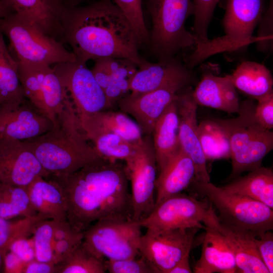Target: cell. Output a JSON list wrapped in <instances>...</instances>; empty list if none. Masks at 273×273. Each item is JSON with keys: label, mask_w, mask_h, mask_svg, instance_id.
<instances>
[{"label": "cell", "mask_w": 273, "mask_h": 273, "mask_svg": "<svg viewBox=\"0 0 273 273\" xmlns=\"http://www.w3.org/2000/svg\"><path fill=\"white\" fill-rule=\"evenodd\" d=\"M147 4L152 22L149 47L158 61L174 58L196 46L194 35L185 26L193 12L191 0H149Z\"/></svg>", "instance_id": "8992f818"}, {"label": "cell", "mask_w": 273, "mask_h": 273, "mask_svg": "<svg viewBox=\"0 0 273 273\" xmlns=\"http://www.w3.org/2000/svg\"><path fill=\"white\" fill-rule=\"evenodd\" d=\"M50 176L64 191L67 220L76 231L83 232L100 220H132L131 195L125 163L101 158L71 174Z\"/></svg>", "instance_id": "6da1fadb"}, {"label": "cell", "mask_w": 273, "mask_h": 273, "mask_svg": "<svg viewBox=\"0 0 273 273\" xmlns=\"http://www.w3.org/2000/svg\"><path fill=\"white\" fill-rule=\"evenodd\" d=\"M132 25L141 46H149L150 33L145 21L142 0H113Z\"/></svg>", "instance_id": "74e56055"}, {"label": "cell", "mask_w": 273, "mask_h": 273, "mask_svg": "<svg viewBox=\"0 0 273 273\" xmlns=\"http://www.w3.org/2000/svg\"><path fill=\"white\" fill-rule=\"evenodd\" d=\"M0 32L10 40L17 61L50 66L76 61L62 42L16 13H11L0 19Z\"/></svg>", "instance_id": "52a82bcc"}, {"label": "cell", "mask_w": 273, "mask_h": 273, "mask_svg": "<svg viewBox=\"0 0 273 273\" xmlns=\"http://www.w3.org/2000/svg\"><path fill=\"white\" fill-rule=\"evenodd\" d=\"M53 122L27 99L11 107L0 106V136L25 141L48 131Z\"/></svg>", "instance_id": "ffe728a7"}, {"label": "cell", "mask_w": 273, "mask_h": 273, "mask_svg": "<svg viewBox=\"0 0 273 273\" xmlns=\"http://www.w3.org/2000/svg\"><path fill=\"white\" fill-rule=\"evenodd\" d=\"M135 258L105 260L106 270L110 273H155L151 265L143 256H141L139 259Z\"/></svg>", "instance_id": "ab89813d"}, {"label": "cell", "mask_w": 273, "mask_h": 273, "mask_svg": "<svg viewBox=\"0 0 273 273\" xmlns=\"http://www.w3.org/2000/svg\"><path fill=\"white\" fill-rule=\"evenodd\" d=\"M138 67L137 64L128 59L115 58L109 84L104 91L110 109L115 107L119 100L130 93V82Z\"/></svg>", "instance_id": "836d02e7"}, {"label": "cell", "mask_w": 273, "mask_h": 273, "mask_svg": "<svg viewBox=\"0 0 273 273\" xmlns=\"http://www.w3.org/2000/svg\"><path fill=\"white\" fill-rule=\"evenodd\" d=\"M18 74L25 98L54 124L71 100L51 66L18 61Z\"/></svg>", "instance_id": "9c48e42d"}, {"label": "cell", "mask_w": 273, "mask_h": 273, "mask_svg": "<svg viewBox=\"0 0 273 273\" xmlns=\"http://www.w3.org/2000/svg\"><path fill=\"white\" fill-rule=\"evenodd\" d=\"M85 135L100 132L108 131L116 133L128 142L137 144L144 135L136 122L127 114L111 109L94 113L79 120Z\"/></svg>", "instance_id": "4316f807"}, {"label": "cell", "mask_w": 273, "mask_h": 273, "mask_svg": "<svg viewBox=\"0 0 273 273\" xmlns=\"http://www.w3.org/2000/svg\"><path fill=\"white\" fill-rule=\"evenodd\" d=\"M78 232H80L76 231L67 220L56 221L53 235V243L72 236Z\"/></svg>", "instance_id": "681fc988"}, {"label": "cell", "mask_w": 273, "mask_h": 273, "mask_svg": "<svg viewBox=\"0 0 273 273\" xmlns=\"http://www.w3.org/2000/svg\"><path fill=\"white\" fill-rule=\"evenodd\" d=\"M179 117L176 99L156 122L152 133L159 173L180 149Z\"/></svg>", "instance_id": "484cf974"}, {"label": "cell", "mask_w": 273, "mask_h": 273, "mask_svg": "<svg viewBox=\"0 0 273 273\" xmlns=\"http://www.w3.org/2000/svg\"><path fill=\"white\" fill-rule=\"evenodd\" d=\"M23 273H56V264L53 262H43L34 259L26 263Z\"/></svg>", "instance_id": "c3c4849f"}, {"label": "cell", "mask_w": 273, "mask_h": 273, "mask_svg": "<svg viewBox=\"0 0 273 273\" xmlns=\"http://www.w3.org/2000/svg\"><path fill=\"white\" fill-rule=\"evenodd\" d=\"M213 222L224 236L235 257L237 272L269 273L257 250L253 232L221 222L216 213Z\"/></svg>", "instance_id": "7402d4cb"}, {"label": "cell", "mask_w": 273, "mask_h": 273, "mask_svg": "<svg viewBox=\"0 0 273 273\" xmlns=\"http://www.w3.org/2000/svg\"><path fill=\"white\" fill-rule=\"evenodd\" d=\"M42 219H46L38 214L15 220L0 217V249L6 253L14 241L29 237L37 223Z\"/></svg>", "instance_id": "d590c367"}, {"label": "cell", "mask_w": 273, "mask_h": 273, "mask_svg": "<svg viewBox=\"0 0 273 273\" xmlns=\"http://www.w3.org/2000/svg\"><path fill=\"white\" fill-rule=\"evenodd\" d=\"M226 191L260 202L273 209V172L260 166L221 186Z\"/></svg>", "instance_id": "f1b7e54d"}, {"label": "cell", "mask_w": 273, "mask_h": 273, "mask_svg": "<svg viewBox=\"0 0 273 273\" xmlns=\"http://www.w3.org/2000/svg\"><path fill=\"white\" fill-rule=\"evenodd\" d=\"M182 89L166 87L142 94L129 93L116 106L133 118L144 135H152L156 122Z\"/></svg>", "instance_id": "ac0fdd59"}, {"label": "cell", "mask_w": 273, "mask_h": 273, "mask_svg": "<svg viewBox=\"0 0 273 273\" xmlns=\"http://www.w3.org/2000/svg\"><path fill=\"white\" fill-rule=\"evenodd\" d=\"M255 106L253 101L245 100L240 104L237 117L217 119L230 143L232 170L229 179L261 166L263 158L273 149V132L256 121Z\"/></svg>", "instance_id": "5b68a950"}, {"label": "cell", "mask_w": 273, "mask_h": 273, "mask_svg": "<svg viewBox=\"0 0 273 273\" xmlns=\"http://www.w3.org/2000/svg\"><path fill=\"white\" fill-rule=\"evenodd\" d=\"M189 188L214 205L219 211L217 217L221 222L251 231L257 237L272 231L273 210L263 203L195 178Z\"/></svg>", "instance_id": "ba28073f"}, {"label": "cell", "mask_w": 273, "mask_h": 273, "mask_svg": "<svg viewBox=\"0 0 273 273\" xmlns=\"http://www.w3.org/2000/svg\"><path fill=\"white\" fill-rule=\"evenodd\" d=\"M36 213L46 219L67 220L68 205L61 186L52 176L38 177L27 188Z\"/></svg>", "instance_id": "cb8c5ba5"}, {"label": "cell", "mask_w": 273, "mask_h": 273, "mask_svg": "<svg viewBox=\"0 0 273 273\" xmlns=\"http://www.w3.org/2000/svg\"><path fill=\"white\" fill-rule=\"evenodd\" d=\"M199 139L206 160L230 158L228 135L217 119L201 121L198 126Z\"/></svg>", "instance_id": "4dcf8cb0"}, {"label": "cell", "mask_w": 273, "mask_h": 273, "mask_svg": "<svg viewBox=\"0 0 273 273\" xmlns=\"http://www.w3.org/2000/svg\"><path fill=\"white\" fill-rule=\"evenodd\" d=\"M115 58H102L96 60L92 72L98 83L104 90L108 86L113 72Z\"/></svg>", "instance_id": "f6af8a7d"}, {"label": "cell", "mask_w": 273, "mask_h": 273, "mask_svg": "<svg viewBox=\"0 0 273 273\" xmlns=\"http://www.w3.org/2000/svg\"><path fill=\"white\" fill-rule=\"evenodd\" d=\"M101 157L112 161L128 160L133 154L136 144L108 131H100L86 136Z\"/></svg>", "instance_id": "d6a6232c"}, {"label": "cell", "mask_w": 273, "mask_h": 273, "mask_svg": "<svg viewBox=\"0 0 273 273\" xmlns=\"http://www.w3.org/2000/svg\"><path fill=\"white\" fill-rule=\"evenodd\" d=\"M56 221L42 219L36 224L32 234L35 259L53 262V235Z\"/></svg>", "instance_id": "8d00e7d4"}, {"label": "cell", "mask_w": 273, "mask_h": 273, "mask_svg": "<svg viewBox=\"0 0 273 273\" xmlns=\"http://www.w3.org/2000/svg\"><path fill=\"white\" fill-rule=\"evenodd\" d=\"M211 204L206 198L198 200L180 193L155 205L147 217L138 222L154 232L191 228L204 229L203 221Z\"/></svg>", "instance_id": "7c38bea8"}, {"label": "cell", "mask_w": 273, "mask_h": 273, "mask_svg": "<svg viewBox=\"0 0 273 273\" xmlns=\"http://www.w3.org/2000/svg\"><path fill=\"white\" fill-rule=\"evenodd\" d=\"M192 94L198 105L230 114L238 113L240 109L238 95L230 75L222 77L211 72L203 74Z\"/></svg>", "instance_id": "603a6c76"}, {"label": "cell", "mask_w": 273, "mask_h": 273, "mask_svg": "<svg viewBox=\"0 0 273 273\" xmlns=\"http://www.w3.org/2000/svg\"><path fill=\"white\" fill-rule=\"evenodd\" d=\"M215 211L211 204L203 221L205 233L201 254L196 262L195 273H236V263L233 253L224 236L213 222Z\"/></svg>", "instance_id": "d6986e66"}, {"label": "cell", "mask_w": 273, "mask_h": 273, "mask_svg": "<svg viewBox=\"0 0 273 273\" xmlns=\"http://www.w3.org/2000/svg\"><path fill=\"white\" fill-rule=\"evenodd\" d=\"M230 76L236 88L257 101L273 93L271 73L263 64L243 62Z\"/></svg>", "instance_id": "83f0119b"}, {"label": "cell", "mask_w": 273, "mask_h": 273, "mask_svg": "<svg viewBox=\"0 0 273 273\" xmlns=\"http://www.w3.org/2000/svg\"><path fill=\"white\" fill-rule=\"evenodd\" d=\"M12 13L37 25L47 35L63 43L62 0H0Z\"/></svg>", "instance_id": "44dd1931"}, {"label": "cell", "mask_w": 273, "mask_h": 273, "mask_svg": "<svg viewBox=\"0 0 273 273\" xmlns=\"http://www.w3.org/2000/svg\"><path fill=\"white\" fill-rule=\"evenodd\" d=\"M220 0H193V30L196 45L207 40L208 28L214 9Z\"/></svg>", "instance_id": "f35d334b"}, {"label": "cell", "mask_w": 273, "mask_h": 273, "mask_svg": "<svg viewBox=\"0 0 273 273\" xmlns=\"http://www.w3.org/2000/svg\"><path fill=\"white\" fill-rule=\"evenodd\" d=\"M53 68L67 90L79 120L110 109L104 90L86 64L76 61L57 64Z\"/></svg>", "instance_id": "4fadbf2b"}, {"label": "cell", "mask_w": 273, "mask_h": 273, "mask_svg": "<svg viewBox=\"0 0 273 273\" xmlns=\"http://www.w3.org/2000/svg\"><path fill=\"white\" fill-rule=\"evenodd\" d=\"M272 0H270L268 6L260 21V29L257 36V47L260 49L268 50L272 46Z\"/></svg>", "instance_id": "b9f144b4"}, {"label": "cell", "mask_w": 273, "mask_h": 273, "mask_svg": "<svg viewBox=\"0 0 273 273\" xmlns=\"http://www.w3.org/2000/svg\"><path fill=\"white\" fill-rule=\"evenodd\" d=\"M62 23L63 42L70 46L80 63L117 58L128 59L138 66L144 59L132 25L111 0L65 8Z\"/></svg>", "instance_id": "7a4b0ae2"}, {"label": "cell", "mask_w": 273, "mask_h": 273, "mask_svg": "<svg viewBox=\"0 0 273 273\" xmlns=\"http://www.w3.org/2000/svg\"><path fill=\"white\" fill-rule=\"evenodd\" d=\"M12 13L1 1H0V19Z\"/></svg>", "instance_id": "f5cc1de1"}, {"label": "cell", "mask_w": 273, "mask_h": 273, "mask_svg": "<svg viewBox=\"0 0 273 273\" xmlns=\"http://www.w3.org/2000/svg\"><path fill=\"white\" fill-rule=\"evenodd\" d=\"M225 1L224 35L197 44L195 51L184 59L188 68L192 70L213 55L235 51L257 42L253 33L267 8L266 0Z\"/></svg>", "instance_id": "277c9868"}, {"label": "cell", "mask_w": 273, "mask_h": 273, "mask_svg": "<svg viewBox=\"0 0 273 273\" xmlns=\"http://www.w3.org/2000/svg\"><path fill=\"white\" fill-rule=\"evenodd\" d=\"M26 99L18 74V63L11 55L0 32V106H15Z\"/></svg>", "instance_id": "f546056e"}, {"label": "cell", "mask_w": 273, "mask_h": 273, "mask_svg": "<svg viewBox=\"0 0 273 273\" xmlns=\"http://www.w3.org/2000/svg\"><path fill=\"white\" fill-rule=\"evenodd\" d=\"M259 254L269 273L273 272V233L267 231L255 239Z\"/></svg>", "instance_id": "ee69618b"}, {"label": "cell", "mask_w": 273, "mask_h": 273, "mask_svg": "<svg viewBox=\"0 0 273 273\" xmlns=\"http://www.w3.org/2000/svg\"><path fill=\"white\" fill-rule=\"evenodd\" d=\"M83 233L78 232L67 238L53 243V262L55 264L67 258L82 243Z\"/></svg>", "instance_id": "60d3db41"}, {"label": "cell", "mask_w": 273, "mask_h": 273, "mask_svg": "<svg viewBox=\"0 0 273 273\" xmlns=\"http://www.w3.org/2000/svg\"><path fill=\"white\" fill-rule=\"evenodd\" d=\"M125 164L131 187L132 220L138 222L147 217L155 206L158 170L152 135L143 136Z\"/></svg>", "instance_id": "8fae6325"}, {"label": "cell", "mask_w": 273, "mask_h": 273, "mask_svg": "<svg viewBox=\"0 0 273 273\" xmlns=\"http://www.w3.org/2000/svg\"><path fill=\"white\" fill-rule=\"evenodd\" d=\"M147 1H149V0H146Z\"/></svg>", "instance_id": "11a10c76"}, {"label": "cell", "mask_w": 273, "mask_h": 273, "mask_svg": "<svg viewBox=\"0 0 273 273\" xmlns=\"http://www.w3.org/2000/svg\"><path fill=\"white\" fill-rule=\"evenodd\" d=\"M200 229H178L159 232L147 231L139 243V253L155 273H169L184 256L189 254Z\"/></svg>", "instance_id": "5bb4252c"}, {"label": "cell", "mask_w": 273, "mask_h": 273, "mask_svg": "<svg viewBox=\"0 0 273 273\" xmlns=\"http://www.w3.org/2000/svg\"><path fill=\"white\" fill-rule=\"evenodd\" d=\"M190 262V254L180 260L169 271V273H192Z\"/></svg>", "instance_id": "f907efd6"}, {"label": "cell", "mask_w": 273, "mask_h": 273, "mask_svg": "<svg viewBox=\"0 0 273 273\" xmlns=\"http://www.w3.org/2000/svg\"><path fill=\"white\" fill-rule=\"evenodd\" d=\"M50 175L71 174L103 158L90 145L69 101L52 127L43 134L23 141Z\"/></svg>", "instance_id": "3957f363"}, {"label": "cell", "mask_w": 273, "mask_h": 273, "mask_svg": "<svg viewBox=\"0 0 273 273\" xmlns=\"http://www.w3.org/2000/svg\"><path fill=\"white\" fill-rule=\"evenodd\" d=\"M85 0H62L65 8L74 7L79 6Z\"/></svg>", "instance_id": "816d5d0a"}, {"label": "cell", "mask_w": 273, "mask_h": 273, "mask_svg": "<svg viewBox=\"0 0 273 273\" xmlns=\"http://www.w3.org/2000/svg\"><path fill=\"white\" fill-rule=\"evenodd\" d=\"M191 85L179 91L176 102L179 117L178 137L180 149L193 161L198 181H210L206 159L200 143L197 119L198 105L193 97Z\"/></svg>", "instance_id": "e0dca14e"}, {"label": "cell", "mask_w": 273, "mask_h": 273, "mask_svg": "<svg viewBox=\"0 0 273 273\" xmlns=\"http://www.w3.org/2000/svg\"><path fill=\"white\" fill-rule=\"evenodd\" d=\"M6 252L0 249V272L3 267L4 256Z\"/></svg>", "instance_id": "db71d44e"}, {"label": "cell", "mask_w": 273, "mask_h": 273, "mask_svg": "<svg viewBox=\"0 0 273 273\" xmlns=\"http://www.w3.org/2000/svg\"><path fill=\"white\" fill-rule=\"evenodd\" d=\"M50 175L23 141L0 136V182L27 188Z\"/></svg>", "instance_id": "9a60e30c"}, {"label": "cell", "mask_w": 273, "mask_h": 273, "mask_svg": "<svg viewBox=\"0 0 273 273\" xmlns=\"http://www.w3.org/2000/svg\"><path fill=\"white\" fill-rule=\"evenodd\" d=\"M105 260L82 243L65 259L56 264V273H105Z\"/></svg>", "instance_id": "e575fe53"}, {"label": "cell", "mask_w": 273, "mask_h": 273, "mask_svg": "<svg viewBox=\"0 0 273 273\" xmlns=\"http://www.w3.org/2000/svg\"><path fill=\"white\" fill-rule=\"evenodd\" d=\"M9 250L15 253L25 262L35 259L32 238L25 237L15 240L10 245Z\"/></svg>", "instance_id": "bcb514c9"}, {"label": "cell", "mask_w": 273, "mask_h": 273, "mask_svg": "<svg viewBox=\"0 0 273 273\" xmlns=\"http://www.w3.org/2000/svg\"><path fill=\"white\" fill-rule=\"evenodd\" d=\"M130 85L131 94H138L166 87L179 88L194 80L192 70L175 57L153 63L144 58L138 66Z\"/></svg>", "instance_id": "2e32d148"}, {"label": "cell", "mask_w": 273, "mask_h": 273, "mask_svg": "<svg viewBox=\"0 0 273 273\" xmlns=\"http://www.w3.org/2000/svg\"><path fill=\"white\" fill-rule=\"evenodd\" d=\"M195 174L193 161L180 148L157 175L155 205L188 189Z\"/></svg>", "instance_id": "d4e9b609"}, {"label": "cell", "mask_w": 273, "mask_h": 273, "mask_svg": "<svg viewBox=\"0 0 273 273\" xmlns=\"http://www.w3.org/2000/svg\"><path fill=\"white\" fill-rule=\"evenodd\" d=\"M141 228L132 220H100L83 232V242L103 260L133 258L140 254Z\"/></svg>", "instance_id": "30bf717a"}, {"label": "cell", "mask_w": 273, "mask_h": 273, "mask_svg": "<svg viewBox=\"0 0 273 273\" xmlns=\"http://www.w3.org/2000/svg\"><path fill=\"white\" fill-rule=\"evenodd\" d=\"M254 116L256 121L263 127L271 130L273 128V93L258 100L255 105Z\"/></svg>", "instance_id": "7bdbcfd3"}, {"label": "cell", "mask_w": 273, "mask_h": 273, "mask_svg": "<svg viewBox=\"0 0 273 273\" xmlns=\"http://www.w3.org/2000/svg\"><path fill=\"white\" fill-rule=\"evenodd\" d=\"M37 214L31 204L27 188L0 182V217L9 219Z\"/></svg>", "instance_id": "1f68e13d"}, {"label": "cell", "mask_w": 273, "mask_h": 273, "mask_svg": "<svg viewBox=\"0 0 273 273\" xmlns=\"http://www.w3.org/2000/svg\"><path fill=\"white\" fill-rule=\"evenodd\" d=\"M26 263L15 253L8 250L4 256L3 272L23 273Z\"/></svg>", "instance_id": "7dc6e473"}]
</instances>
